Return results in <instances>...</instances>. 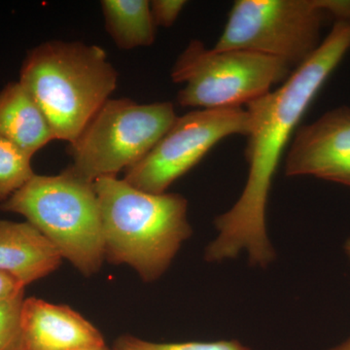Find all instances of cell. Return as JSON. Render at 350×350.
<instances>
[{
  "label": "cell",
  "instance_id": "cell-5",
  "mask_svg": "<svg viewBox=\"0 0 350 350\" xmlns=\"http://www.w3.org/2000/svg\"><path fill=\"white\" fill-rule=\"evenodd\" d=\"M176 118L170 103L110 98L69 144L72 163L66 170L90 182L116 177L139 163Z\"/></svg>",
  "mask_w": 350,
  "mask_h": 350
},
{
  "label": "cell",
  "instance_id": "cell-14",
  "mask_svg": "<svg viewBox=\"0 0 350 350\" xmlns=\"http://www.w3.org/2000/svg\"><path fill=\"white\" fill-rule=\"evenodd\" d=\"M32 157L0 137V202L3 204L34 176Z\"/></svg>",
  "mask_w": 350,
  "mask_h": 350
},
{
  "label": "cell",
  "instance_id": "cell-9",
  "mask_svg": "<svg viewBox=\"0 0 350 350\" xmlns=\"http://www.w3.org/2000/svg\"><path fill=\"white\" fill-rule=\"evenodd\" d=\"M285 172L350 187V107L331 110L297 131Z\"/></svg>",
  "mask_w": 350,
  "mask_h": 350
},
{
  "label": "cell",
  "instance_id": "cell-20",
  "mask_svg": "<svg viewBox=\"0 0 350 350\" xmlns=\"http://www.w3.org/2000/svg\"><path fill=\"white\" fill-rule=\"evenodd\" d=\"M345 254H347V258H349L350 262V238L345 241Z\"/></svg>",
  "mask_w": 350,
  "mask_h": 350
},
{
  "label": "cell",
  "instance_id": "cell-8",
  "mask_svg": "<svg viewBox=\"0 0 350 350\" xmlns=\"http://www.w3.org/2000/svg\"><path fill=\"white\" fill-rule=\"evenodd\" d=\"M248 131L250 115L243 107L200 109L177 117L124 179L144 192L163 194L220 140L232 135L246 137Z\"/></svg>",
  "mask_w": 350,
  "mask_h": 350
},
{
  "label": "cell",
  "instance_id": "cell-2",
  "mask_svg": "<svg viewBox=\"0 0 350 350\" xmlns=\"http://www.w3.org/2000/svg\"><path fill=\"white\" fill-rule=\"evenodd\" d=\"M94 186L105 259L128 265L144 282H155L192 234L188 200L179 194L144 192L117 177H101Z\"/></svg>",
  "mask_w": 350,
  "mask_h": 350
},
{
  "label": "cell",
  "instance_id": "cell-7",
  "mask_svg": "<svg viewBox=\"0 0 350 350\" xmlns=\"http://www.w3.org/2000/svg\"><path fill=\"white\" fill-rule=\"evenodd\" d=\"M328 0H238L215 50H245L300 66L319 47Z\"/></svg>",
  "mask_w": 350,
  "mask_h": 350
},
{
  "label": "cell",
  "instance_id": "cell-21",
  "mask_svg": "<svg viewBox=\"0 0 350 350\" xmlns=\"http://www.w3.org/2000/svg\"><path fill=\"white\" fill-rule=\"evenodd\" d=\"M79 350H113V349H108L107 345H103V347H93V349H79Z\"/></svg>",
  "mask_w": 350,
  "mask_h": 350
},
{
  "label": "cell",
  "instance_id": "cell-6",
  "mask_svg": "<svg viewBox=\"0 0 350 350\" xmlns=\"http://www.w3.org/2000/svg\"><path fill=\"white\" fill-rule=\"evenodd\" d=\"M292 68L278 57L245 50L206 49L189 43L172 70L174 83L184 84L177 101L202 109L241 107L286 81Z\"/></svg>",
  "mask_w": 350,
  "mask_h": 350
},
{
  "label": "cell",
  "instance_id": "cell-3",
  "mask_svg": "<svg viewBox=\"0 0 350 350\" xmlns=\"http://www.w3.org/2000/svg\"><path fill=\"white\" fill-rule=\"evenodd\" d=\"M56 139L73 144L118 84V73L96 45L48 41L27 53L20 80Z\"/></svg>",
  "mask_w": 350,
  "mask_h": 350
},
{
  "label": "cell",
  "instance_id": "cell-1",
  "mask_svg": "<svg viewBox=\"0 0 350 350\" xmlns=\"http://www.w3.org/2000/svg\"><path fill=\"white\" fill-rule=\"evenodd\" d=\"M349 49L350 22L337 21L317 51L282 86L246 105L247 181L238 202L216 218L218 236L206 247L207 262L234 259L241 252L261 268L275 260L266 216L278 163L301 117Z\"/></svg>",
  "mask_w": 350,
  "mask_h": 350
},
{
  "label": "cell",
  "instance_id": "cell-4",
  "mask_svg": "<svg viewBox=\"0 0 350 350\" xmlns=\"http://www.w3.org/2000/svg\"><path fill=\"white\" fill-rule=\"evenodd\" d=\"M0 207L24 216L83 275L100 271L105 243L94 182L66 170L59 175L34 174Z\"/></svg>",
  "mask_w": 350,
  "mask_h": 350
},
{
  "label": "cell",
  "instance_id": "cell-17",
  "mask_svg": "<svg viewBox=\"0 0 350 350\" xmlns=\"http://www.w3.org/2000/svg\"><path fill=\"white\" fill-rule=\"evenodd\" d=\"M187 2L184 0L150 1L152 18L156 27H170L176 22Z\"/></svg>",
  "mask_w": 350,
  "mask_h": 350
},
{
  "label": "cell",
  "instance_id": "cell-15",
  "mask_svg": "<svg viewBox=\"0 0 350 350\" xmlns=\"http://www.w3.org/2000/svg\"><path fill=\"white\" fill-rule=\"evenodd\" d=\"M113 350H251L238 340L215 342H188L160 344L125 336L115 342Z\"/></svg>",
  "mask_w": 350,
  "mask_h": 350
},
{
  "label": "cell",
  "instance_id": "cell-18",
  "mask_svg": "<svg viewBox=\"0 0 350 350\" xmlns=\"http://www.w3.org/2000/svg\"><path fill=\"white\" fill-rule=\"evenodd\" d=\"M25 293V286L5 273H0V301Z\"/></svg>",
  "mask_w": 350,
  "mask_h": 350
},
{
  "label": "cell",
  "instance_id": "cell-13",
  "mask_svg": "<svg viewBox=\"0 0 350 350\" xmlns=\"http://www.w3.org/2000/svg\"><path fill=\"white\" fill-rule=\"evenodd\" d=\"M105 29L122 50L147 47L155 41L156 25L147 0H103Z\"/></svg>",
  "mask_w": 350,
  "mask_h": 350
},
{
  "label": "cell",
  "instance_id": "cell-10",
  "mask_svg": "<svg viewBox=\"0 0 350 350\" xmlns=\"http://www.w3.org/2000/svg\"><path fill=\"white\" fill-rule=\"evenodd\" d=\"M103 345L100 332L69 306L25 299L21 312V349L79 350Z\"/></svg>",
  "mask_w": 350,
  "mask_h": 350
},
{
  "label": "cell",
  "instance_id": "cell-11",
  "mask_svg": "<svg viewBox=\"0 0 350 350\" xmlns=\"http://www.w3.org/2000/svg\"><path fill=\"white\" fill-rule=\"evenodd\" d=\"M62 260L61 253L31 223L0 220V273L25 287L56 271Z\"/></svg>",
  "mask_w": 350,
  "mask_h": 350
},
{
  "label": "cell",
  "instance_id": "cell-16",
  "mask_svg": "<svg viewBox=\"0 0 350 350\" xmlns=\"http://www.w3.org/2000/svg\"><path fill=\"white\" fill-rule=\"evenodd\" d=\"M24 293L0 301V350L21 349V312Z\"/></svg>",
  "mask_w": 350,
  "mask_h": 350
},
{
  "label": "cell",
  "instance_id": "cell-19",
  "mask_svg": "<svg viewBox=\"0 0 350 350\" xmlns=\"http://www.w3.org/2000/svg\"><path fill=\"white\" fill-rule=\"evenodd\" d=\"M329 350H350V338H347V340H345L342 344Z\"/></svg>",
  "mask_w": 350,
  "mask_h": 350
},
{
  "label": "cell",
  "instance_id": "cell-12",
  "mask_svg": "<svg viewBox=\"0 0 350 350\" xmlns=\"http://www.w3.org/2000/svg\"><path fill=\"white\" fill-rule=\"evenodd\" d=\"M0 137L31 157L56 139L42 110L20 81L0 91Z\"/></svg>",
  "mask_w": 350,
  "mask_h": 350
}]
</instances>
